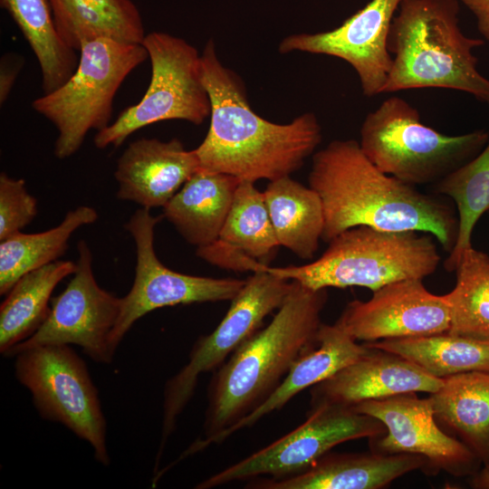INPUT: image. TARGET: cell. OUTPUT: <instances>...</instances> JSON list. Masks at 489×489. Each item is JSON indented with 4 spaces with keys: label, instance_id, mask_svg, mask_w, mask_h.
Instances as JSON below:
<instances>
[{
    "label": "cell",
    "instance_id": "obj_1",
    "mask_svg": "<svg viewBox=\"0 0 489 489\" xmlns=\"http://www.w3.org/2000/svg\"><path fill=\"white\" fill-rule=\"evenodd\" d=\"M324 216L321 240L360 225L433 235L450 254L458 235L456 209L378 168L355 139H335L312 157L308 177Z\"/></svg>",
    "mask_w": 489,
    "mask_h": 489
},
{
    "label": "cell",
    "instance_id": "obj_2",
    "mask_svg": "<svg viewBox=\"0 0 489 489\" xmlns=\"http://www.w3.org/2000/svg\"><path fill=\"white\" fill-rule=\"evenodd\" d=\"M201 58L211 112L206 136L195 149L200 169L254 183L301 168L321 141L316 115L305 112L286 124L269 121L252 110L242 80L220 62L213 40Z\"/></svg>",
    "mask_w": 489,
    "mask_h": 489
},
{
    "label": "cell",
    "instance_id": "obj_3",
    "mask_svg": "<svg viewBox=\"0 0 489 489\" xmlns=\"http://www.w3.org/2000/svg\"><path fill=\"white\" fill-rule=\"evenodd\" d=\"M292 282L290 292L270 323L213 372L202 435L163 468L164 473L217 444L225 432L273 393L302 355L318 344L327 289L312 290Z\"/></svg>",
    "mask_w": 489,
    "mask_h": 489
},
{
    "label": "cell",
    "instance_id": "obj_4",
    "mask_svg": "<svg viewBox=\"0 0 489 489\" xmlns=\"http://www.w3.org/2000/svg\"><path fill=\"white\" fill-rule=\"evenodd\" d=\"M457 0H402L389 30L392 64L381 93L443 88L489 105V79L477 70L474 50L482 39L464 34Z\"/></svg>",
    "mask_w": 489,
    "mask_h": 489
},
{
    "label": "cell",
    "instance_id": "obj_5",
    "mask_svg": "<svg viewBox=\"0 0 489 489\" xmlns=\"http://www.w3.org/2000/svg\"><path fill=\"white\" fill-rule=\"evenodd\" d=\"M436 241L427 233L360 225L331 240L315 261L267 270L312 290L360 286L374 292L397 281L431 275L441 260Z\"/></svg>",
    "mask_w": 489,
    "mask_h": 489
},
{
    "label": "cell",
    "instance_id": "obj_6",
    "mask_svg": "<svg viewBox=\"0 0 489 489\" xmlns=\"http://www.w3.org/2000/svg\"><path fill=\"white\" fill-rule=\"evenodd\" d=\"M488 139L484 130L443 134L425 125L406 100L391 96L366 115L359 144L381 171L417 187L440 181L475 158Z\"/></svg>",
    "mask_w": 489,
    "mask_h": 489
},
{
    "label": "cell",
    "instance_id": "obj_7",
    "mask_svg": "<svg viewBox=\"0 0 489 489\" xmlns=\"http://www.w3.org/2000/svg\"><path fill=\"white\" fill-rule=\"evenodd\" d=\"M79 53L70 79L32 102V108L57 129L53 154L59 159L76 153L90 130L98 132L110 124L119 88L149 58L142 43L109 38L85 42Z\"/></svg>",
    "mask_w": 489,
    "mask_h": 489
},
{
    "label": "cell",
    "instance_id": "obj_8",
    "mask_svg": "<svg viewBox=\"0 0 489 489\" xmlns=\"http://www.w3.org/2000/svg\"><path fill=\"white\" fill-rule=\"evenodd\" d=\"M292 282L277 276L267 267L254 272L231 300L223 320L209 334L194 343L187 363L165 384L162 425L155 470L177 419L194 396L198 378L214 372L245 341L261 330L264 320L283 304Z\"/></svg>",
    "mask_w": 489,
    "mask_h": 489
},
{
    "label": "cell",
    "instance_id": "obj_9",
    "mask_svg": "<svg viewBox=\"0 0 489 489\" xmlns=\"http://www.w3.org/2000/svg\"><path fill=\"white\" fill-rule=\"evenodd\" d=\"M142 45L151 64L149 85L138 103L96 133L94 144L100 149L117 148L133 132L158 121L182 120L200 125L210 116L197 50L186 40L162 32L146 34Z\"/></svg>",
    "mask_w": 489,
    "mask_h": 489
},
{
    "label": "cell",
    "instance_id": "obj_10",
    "mask_svg": "<svg viewBox=\"0 0 489 489\" xmlns=\"http://www.w3.org/2000/svg\"><path fill=\"white\" fill-rule=\"evenodd\" d=\"M14 358L15 378L30 392L39 415L89 443L97 462L109 465L106 418L83 360L64 344L34 346Z\"/></svg>",
    "mask_w": 489,
    "mask_h": 489
},
{
    "label": "cell",
    "instance_id": "obj_11",
    "mask_svg": "<svg viewBox=\"0 0 489 489\" xmlns=\"http://www.w3.org/2000/svg\"><path fill=\"white\" fill-rule=\"evenodd\" d=\"M385 431L380 420L352 408L324 405L310 408L307 419L295 429L206 478L195 488L210 489L263 476L273 480L294 476L309 469L334 446L379 436Z\"/></svg>",
    "mask_w": 489,
    "mask_h": 489
},
{
    "label": "cell",
    "instance_id": "obj_12",
    "mask_svg": "<svg viewBox=\"0 0 489 489\" xmlns=\"http://www.w3.org/2000/svg\"><path fill=\"white\" fill-rule=\"evenodd\" d=\"M160 219L142 207L125 224L135 242L137 262L132 286L121 297L120 314L110 335L114 352L133 324L147 313L167 306L231 301L245 283L235 278L185 274L168 268L154 249L155 226Z\"/></svg>",
    "mask_w": 489,
    "mask_h": 489
},
{
    "label": "cell",
    "instance_id": "obj_13",
    "mask_svg": "<svg viewBox=\"0 0 489 489\" xmlns=\"http://www.w3.org/2000/svg\"><path fill=\"white\" fill-rule=\"evenodd\" d=\"M76 270L65 289L51 300L43 324L27 340L12 348L4 357L40 345H77L96 363L109 364L115 352L110 343L117 322L121 298L102 289L92 270V254L80 240Z\"/></svg>",
    "mask_w": 489,
    "mask_h": 489
},
{
    "label": "cell",
    "instance_id": "obj_14",
    "mask_svg": "<svg viewBox=\"0 0 489 489\" xmlns=\"http://www.w3.org/2000/svg\"><path fill=\"white\" fill-rule=\"evenodd\" d=\"M352 408L380 420L384 434L369 439L370 450L381 454H413L424 457L432 474L474 475L482 463L462 441L444 432L432 404L416 393L361 402Z\"/></svg>",
    "mask_w": 489,
    "mask_h": 489
},
{
    "label": "cell",
    "instance_id": "obj_15",
    "mask_svg": "<svg viewBox=\"0 0 489 489\" xmlns=\"http://www.w3.org/2000/svg\"><path fill=\"white\" fill-rule=\"evenodd\" d=\"M401 1L370 0L335 29L287 36L279 52L340 58L355 70L365 96L380 94L392 64L388 47L390 25Z\"/></svg>",
    "mask_w": 489,
    "mask_h": 489
},
{
    "label": "cell",
    "instance_id": "obj_16",
    "mask_svg": "<svg viewBox=\"0 0 489 489\" xmlns=\"http://www.w3.org/2000/svg\"><path fill=\"white\" fill-rule=\"evenodd\" d=\"M355 340L373 342L448 332L449 305L421 279H406L373 292L369 301L349 302L335 322Z\"/></svg>",
    "mask_w": 489,
    "mask_h": 489
},
{
    "label": "cell",
    "instance_id": "obj_17",
    "mask_svg": "<svg viewBox=\"0 0 489 489\" xmlns=\"http://www.w3.org/2000/svg\"><path fill=\"white\" fill-rule=\"evenodd\" d=\"M442 383L443 379L432 376L398 354L368 347L358 360L312 387L310 406L352 408L364 401L400 394H431Z\"/></svg>",
    "mask_w": 489,
    "mask_h": 489
},
{
    "label": "cell",
    "instance_id": "obj_18",
    "mask_svg": "<svg viewBox=\"0 0 489 489\" xmlns=\"http://www.w3.org/2000/svg\"><path fill=\"white\" fill-rule=\"evenodd\" d=\"M199 169L195 149L187 150L178 139L142 138L117 161V197L148 209L163 207Z\"/></svg>",
    "mask_w": 489,
    "mask_h": 489
},
{
    "label": "cell",
    "instance_id": "obj_19",
    "mask_svg": "<svg viewBox=\"0 0 489 489\" xmlns=\"http://www.w3.org/2000/svg\"><path fill=\"white\" fill-rule=\"evenodd\" d=\"M279 246L264 192L241 181L218 237L197 254L221 268L254 273L269 266Z\"/></svg>",
    "mask_w": 489,
    "mask_h": 489
},
{
    "label": "cell",
    "instance_id": "obj_20",
    "mask_svg": "<svg viewBox=\"0 0 489 489\" xmlns=\"http://www.w3.org/2000/svg\"><path fill=\"white\" fill-rule=\"evenodd\" d=\"M427 460L413 454H331L294 476L248 481L250 489H379L417 469Z\"/></svg>",
    "mask_w": 489,
    "mask_h": 489
},
{
    "label": "cell",
    "instance_id": "obj_21",
    "mask_svg": "<svg viewBox=\"0 0 489 489\" xmlns=\"http://www.w3.org/2000/svg\"><path fill=\"white\" fill-rule=\"evenodd\" d=\"M338 324H321L318 344L302 355L273 391L256 409L225 432L217 444L246 427H252L263 417L282 409L300 392L327 379L362 356L368 347L358 344Z\"/></svg>",
    "mask_w": 489,
    "mask_h": 489
},
{
    "label": "cell",
    "instance_id": "obj_22",
    "mask_svg": "<svg viewBox=\"0 0 489 489\" xmlns=\"http://www.w3.org/2000/svg\"><path fill=\"white\" fill-rule=\"evenodd\" d=\"M240 182L199 169L162 207V216L187 243L207 246L218 237Z\"/></svg>",
    "mask_w": 489,
    "mask_h": 489
},
{
    "label": "cell",
    "instance_id": "obj_23",
    "mask_svg": "<svg viewBox=\"0 0 489 489\" xmlns=\"http://www.w3.org/2000/svg\"><path fill=\"white\" fill-rule=\"evenodd\" d=\"M56 31L72 49L85 42L109 38L142 43L141 14L131 0H47Z\"/></svg>",
    "mask_w": 489,
    "mask_h": 489
},
{
    "label": "cell",
    "instance_id": "obj_24",
    "mask_svg": "<svg viewBox=\"0 0 489 489\" xmlns=\"http://www.w3.org/2000/svg\"><path fill=\"white\" fill-rule=\"evenodd\" d=\"M434 416L489 465V372L471 371L443 379L428 397Z\"/></svg>",
    "mask_w": 489,
    "mask_h": 489
},
{
    "label": "cell",
    "instance_id": "obj_25",
    "mask_svg": "<svg viewBox=\"0 0 489 489\" xmlns=\"http://www.w3.org/2000/svg\"><path fill=\"white\" fill-rule=\"evenodd\" d=\"M264 195L280 246L302 259H312L324 226L319 195L290 176L270 181Z\"/></svg>",
    "mask_w": 489,
    "mask_h": 489
},
{
    "label": "cell",
    "instance_id": "obj_26",
    "mask_svg": "<svg viewBox=\"0 0 489 489\" xmlns=\"http://www.w3.org/2000/svg\"><path fill=\"white\" fill-rule=\"evenodd\" d=\"M76 270V263L57 260L23 275L0 306V352L30 338L47 319L57 284Z\"/></svg>",
    "mask_w": 489,
    "mask_h": 489
},
{
    "label": "cell",
    "instance_id": "obj_27",
    "mask_svg": "<svg viewBox=\"0 0 489 489\" xmlns=\"http://www.w3.org/2000/svg\"><path fill=\"white\" fill-rule=\"evenodd\" d=\"M97 211L81 206L69 211L55 227L36 233L17 232L0 243V294L5 295L25 273L59 260L79 227L93 224Z\"/></svg>",
    "mask_w": 489,
    "mask_h": 489
},
{
    "label": "cell",
    "instance_id": "obj_28",
    "mask_svg": "<svg viewBox=\"0 0 489 489\" xmlns=\"http://www.w3.org/2000/svg\"><path fill=\"white\" fill-rule=\"evenodd\" d=\"M364 345L398 354L440 379L471 371L489 372V340H485L446 332Z\"/></svg>",
    "mask_w": 489,
    "mask_h": 489
},
{
    "label": "cell",
    "instance_id": "obj_29",
    "mask_svg": "<svg viewBox=\"0 0 489 489\" xmlns=\"http://www.w3.org/2000/svg\"><path fill=\"white\" fill-rule=\"evenodd\" d=\"M21 30L38 61L43 94L64 84L77 69L79 57L58 34L47 0H0Z\"/></svg>",
    "mask_w": 489,
    "mask_h": 489
},
{
    "label": "cell",
    "instance_id": "obj_30",
    "mask_svg": "<svg viewBox=\"0 0 489 489\" xmlns=\"http://www.w3.org/2000/svg\"><path fill=\"white\" fill-rule=\"evenodd\" d=\"M435 194L453 200L458 216V235L444 266L454 272L463 253L472 247V235L480 217L489 212V139L471 160L433 185Z\"/></svg>",
    "mask_w": 489,
    "mask_h": 489
},
{
    "label": "cell",
    "instance_id": "obj_31",
    "mask_svg": "<svg viewBox=\"0 0 489 489\" xmlns=\"http://www.w3.org/2000/svg\"><path fill=\"white\" fill-rule=\"evenodd\" d=\"M454 272L455 285L445 294L450 311L448 333L489 340V255L472 246Z\"/></svg>",
    "mask_w": 489,
    "mask_h": 489
},
{
    "label": "cell",
    "instance_id": "obj_32",
    "mask_svg": "<svg viewBox=\"0 0 489 489\" xmlns=\"http://www.w3.org/2000/svg\"><path fill=\"white\" fill-rule=\"evenodd\" d=\"M37 215V200L24 179L0 174V241L20 232Z\"/></svg>",
    "mask_w": 489,
    "mask_h": 489
},
{
    "label": "cell",
    "instance_id": "obj_33",
    "mask_svg": "<svg viewBox=\"0 0 489 489\" xmlns=\"http://www.w3.org/2000/svg\"><path fill=\"white\" fill-rule=\"evenodd\" d=\"M24 63V58L15 53H6L0 62V104L7 100L14 81Z\"/></svg>",
    "mask_w": 489,
    "mask_h": 489
},
{
    "label": "cell",
    "instance_id": "obj_34",
    "mask_svg": "<svg viewBox=\"0 0 489 489\" xmlns=\"http://www.w3.org/2000/svg\"><path fill=\"white\" fill-rule=\"evenodd\" d=\"M476 19L478 31L489 42V0H461Z\"/></svg>",
    "mask_w": 489,
    "mask_h": 489
},
{
    "label": "cell",
    "instance_id": "obj_35",
    "mask_svg": "<svg viewBox=\"0 0 489 489\" xmlns=\"http://www.w3.org/2000/svg\"><path fill=\"white\" fill-rule=\"evenodd\" d=\"M470 485L476 489H489V465L473 475Z\"/></svg>",
    "mask_w": 489,
    "mask_h": 489
}]
</instances>
